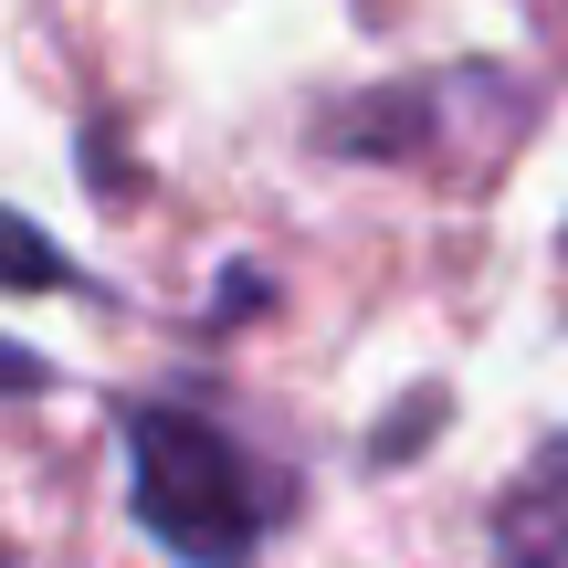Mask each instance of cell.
<instances>
[{
  "label": "cell",
  "mask_w": 568,
  "mask_h": 568,
  "mask_svg": "<svg viewBox=\"0 0 568 568\" xmlns=\"http://www.w3.org/2000/svg\"><path fill=\"white\" fill-rule=\"evenodd\" d=\"M116 443H126V516L180 568H253L274 548V527L305 506L284 453L243 443L232 422L190 400H126Z\"/></svg>",
  "instance_id": "cell-1"
},
{
  "label": "cell",
  "mask_w": 568,
  "mask_h": 568,
  "mask_svg": "<svg viewBox=\"0 0 568 568\" xmlns=\"http://www.w3.org/2000/svg\"><path fill=\"white\" fill-rule=\"evenodd\" d=\"M495 568H568V432L495 495Z\"/></svg>",
  "instance_id": "cell-2"
}]
</instances>
